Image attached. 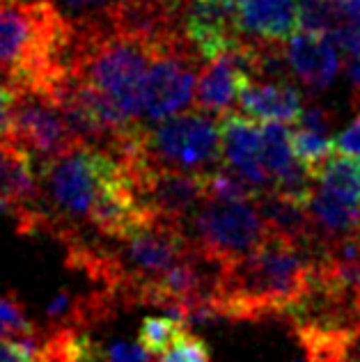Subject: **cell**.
Wrapping results in <instances>:
<instances>
[{
  "label": "cell",
  "mask_w": 360,
  "mask_h": 362,
  "mask_svg": "<svg viewBox=\"0 0 360 362\" xmlns=\"http://www.w3.org/2000/svg\"><path fill=\"white\" fill-rule=\"evenodd\" d=\"M317 280V252L276 236L227 264L218 273L214 308L218 319H287L306 300Z\"/></svg>",
  "instance_id": "cell-1"
},
{
  "label": "cell",
  "mask_w": 360,
  "mask_h": 362,
  "mask_svg": "<svg viewBox=\"0 0 360 362\" xmlns=\"http://www.w3.org/2000/svg\"><path fill=\"white\" fill-rule=\"evenodd\" d=\"M74 37L49 0H0V74L16 90H49L69 69Z\"/></svg>",
  "instance_id": "cell-2"
},
{
  "label": "cell",
  "mask_w": 360,
  "mask_h": 362,
  "mask_svg": "<svg viewBox=\"0 0 360 362\" xmlns=\"http://www.w3.org/2000/svg\"><path fill=\"white\" fill-rule=\"evenodd\" d=\"M151 46L117 28L76 33L69 69L131 124H143V88Z\"/></svg>",
  "instance_id": "cell-3"
},
{
  "label": "cell",
  "mask_w": 360,
  "mask_h": 362,
  "mask_svg": "<svg viewBox=\"0 0 360 362\" xmlns=\"http://www.w3.org/2000/svg\"><path fill=\"white\" fill-rule=\"evenodd\" d=\"M120 160L106 149L83 145L60 158L40 163L46 234L64 245L88 236L92 209L101 188L117 173Z\"/></svg>",
  "instance_id": "cell-4"
},
{
  "label": "cell",
  "mask_w": 360,
  "mask_h": 362,
  "mask_svg": "<svg viewBox=\"0 0 360 362\" xmlns=\"http://www.w3.org/2000/svg\"><path fill=\"white\" fill-rule=\"evenodd\" d=\"M143 163L197 177L223 168L221 117L193 108L145 127L143 158L136 165Z\"/></svg>",
  "instance_id": "cell-5"
},
{
  "label": "cell",
  "mask_w": 360,
  "mask_h": 362,
  "mask_svg": "<svg viewBox=\"0 0 360 362\" xmlns=\"http://www.w3.org/2000/svg\"><path fill=\"white\" fill-rule=\"evenodd\" d=\"M186 234L197 255L218 269L243 259L271 239L255 199H207L186 225Z\"/></svg>",
  "instance_id": "cell-6"
},
{
  "label": "cell",
  "mask_w": 360,
  "mask_h": 362,
  "mask_svg": "<svg viewBox=\"0 0 360 362\" xmlns=\"http://www.w3.org/2000/svg\"><path fill=\"white\" fill-rule=\"evenodd\" d=\"M202 64L204 60L186 37L151 46V62L143 88V117L156 124L193 106Z\"/></svg>",
  "instance_id": "cell-7"
},
{
  "label": "cell",
  "mask_w": 360,
  "mask_h": 362,
  "mask_svg": "<svg viewBox=\"0 0 360 362\" xmlns=\"http://www.w3.org/2000/svg\"><path fill=\"white\" fill-rule=\"evenodd\" d=\"M16 108L7 138L23 147L37 160V165L83 147L49 92L16 90Z\"/></svg>",
  "instance_id": "cell-8"
},
{
  "label": "cell",
  "mask_w": 360,
  "mask_h": 362,
  "mask_svg": "<svg viewBox=\"0 0 360 362\" xmlns=\"http://www.w3.org/2000/svg\"><path fill=\"white\" fill-rule=\"evenodd\" d=\"M221 158L223 168L248 181L260 193L276 190L264 158V138L260 122L243 112H227L221 119Z\"/></svg>",
  "instance_id": "cell-9"
},
{
  "label": "cell",
  "mask_w": 360,
  "mask_h": 362,
  "mask_svg": "<svg viewBox=\"0 0 360 362\" xmlns=\"http://www.w3.org/2000/svg\"><path fill=\"white\" fill-rule=\"evenodd\" d=\"M182 33L204 62H211L218 55L232 51L243 37L236 21V9L202 3V0L188 3Z\"/></svg>",
  "instance_id": "cell-10"
},
{
  "label": "cell",
  "mask_w": 360,
  "mask_h": 362,
  "mask_svg": "<svg viewBox=\"0 0 360 362\" xmlns=\"http://www.w3.org/2000/svg\"><path fill=\"white\" fill-rule=\"evenodd\" d=\"M289 71L310 92L328 90L339 71V55L328 35L296 33L285 44Z\"/></svg>",
  "instance_id": "cell-11"
},
{
  "label": "cell",
  "mask_w": 360,
  "mask_h": 362,
  "mask_svg": "<svg viewBox=\"0 0 360 362\" xmlns=\"http://www.w3.org/2000/svg\"><path fill=\"white\" fill-rule=\"evenodd\" d=\"M239 108L250 119L267 124L282 122L296 124L306 103H303L301 90L289 78L280 81H262L248 78L239 92Z\"/></svg>",
  "instance_id": "cell-12"
},
{
  "label": "cell",
  "mask_w": 360,
  "mask_h": 362,
  "mask_svg": "<svg viewBox=\"0 0 360 362\" xmlns=\"http://www.w3.org/2000/svg\"><path fill=\"white\" fill-rule=\"evenodd\" d=\"M239 30L262 44H287L298 33V0H243L236 9Z\"/></svg>",
  "instance_id": "cell-13"
},
{
  "label": "cell",
  "mask_w": 360,
  "mask_h": 362,
  "mask_svg": "<svg viewBox=\"0 0 360 362\" xmlns=\"http://www.w3.org/2000/svg\"><path fill=\"white\" fill-rule=\"evenodd\" d=\"M117 300L115 293L108 289L90 291V293H79L62 289L53 293L44 310L46 317V328H88L92 330L97 323L108 321L115 314Z\"/></svg>",
  "instance_id": "cell-14"
},
{
  "label": "cell",
  "mask_w": 360,
  "mask_h": 362,
  "mask_svg": "<svg viewBox=\"0 0 360 362\" xmlns=\"http://www.w3.org/2000/svg\"><path fill=\"white\" fill-rule=\"evenodd\" d=\"M255 204H257L271 236L319 252L315 225L310 221L306 202L280 193V190H269L255 199Z\"/></svg>",
  "instance_id": "cell-15"
},
{
  "label": "cell",
  "mask_w": 360,
  "mask_h": 362,
  "mask_svg": "<svg viewBox=\"0 0 360 362\" xmlns=\"http://www.w3.org/2000/svg\"><path fill=\"white\" fill-rule=\"evenodd\" d=\"M306 206L310 221L315 225L319 247L333 239H339V236L360 232V204L352 202V199L315 186Z\"/></svg>",
  "instance_id": "cell-16"
},
{
  "label": "cell",
  "mask_w": 360,
  "mask_h": 362,
  "mask_svg": "<svg viewBox=\"0 0 360 362\" xmlns=\"http://www.w3.org/2000/svg\"><path fill=\"white\" fill-rule=\"evenodd\" d=\"M74 33L110 28L124 0H49Z\"/></svg>",
  "instance_id": "cell-17"
},
{
  "label": "cell",
  "mask_w": 360,
  "mask_h": 362,
  "mask_svg": "<svg viewBox=\"0 0 360 362\" xmlns=\"http://www.w3.org/2000/svg\"><path fill=\"white\" fill-rule=\"evenodd\" d=\"M312 179L321 188L360 204V160L347 154H330L324 163L312 170Z\"/></svg>",
  "instance_id": "cell-18"
},
{
  "label": "cell",
  "mask_w": 360,
  "mask_h": 362,
  "mask_svg": "<svg viewBox=\"0 0 360 362\" xmlns=\"http://www.w3.org/2000/svg\"><path fill=\"white\" fill-rule=\"evenodd\" d=\"M188 330V321L179 319L175 314H166V317H147L140 323L138 330V344L143 346L151 358L163 354L175 341Z\"/></svg>",
  "instance_id": "cell-19"
},
{
  "label": "cell",
  "mask_w": 360,
  "mask_h": 362,
  "mask_svg": "<svg viewBox=\"0 0 360 362\" xmlns=\"http://www.w3.org/2000/svg\"><path fill=\"white\" fill-rule=\"evenodd\" d=\"M44 330L28 317L25 305L16 293H0V337L12 339H42Z\"/></svg>",
  "instance_id": "cell-20"
},
{
  "label": "cell",
  "mask_w": 360,
  "mask_h": 362,
  "mask_svg": "<svg viewBox=\"0 0 360 362\" xmlns=\"http://www.w3.org/2000/svg\"><path fill=\"white\" fill-rule=\"evenodd\" d=\"M207 199H223V202H239V199H257L262 193L252 188L248 181L236 177L225 168H216L202 175Z\"/></svg>",
  "instance_id": "cell-21"
},
{
  "label": "cell",
  "mask_w": 360,
  "mask_h": 362,
  "mask_svg": "<svg viewBox=\"0 0 360 362\" xmlns=\"http://www.w3.org/2000/svg\"><path fill=\"white\" fill-rule=\"evenodd\" d=\"M291 149L301 163L312 173V170H315L319 163H324L330 154H335V138L326 136V133L303 129V127H294L291 129Z\"/></svg>",
  "instance_id": "cell-22"
},
{
  "label": "cell",
  "mask_w": 360,
  "mask_h": 362,
  "mask_svg": "<svg viewBox=\"0 0 360 362\" xmlns=\"http://www.w3.org/2000/svg\"><path fill=\"white\" fill-rule=\"evenodd\" d=\"M344 21L337 0H298V25L306 33L328 35Z\"/></svg>",
  "instance_id": "cell-23"
},
{
  "label": "cell",
  "mask_w": 360,
  "mask_h": 362,
  "mask_svg": "<svg viewBox=\"0 0 360 362\" xmlns=\"http://www.w3.org/2000/svg\"><path fill=\"white\" fill-rule=\"evenodd\" d=\"M0 362H42V339L0 337Z\"/></svg>",
  "instance_id": "cell-24"
},
{
  "label": "cell",
  "mask_w": 360,
  "mask_h": 362,
  "mask_svg": "<svg viewBox=\"0 0 360 362\" xmlns=\"http://www.w3.org/2000/svg\"><path fill=\"white\" fill-rule=\"evenodd\" d=\"M294 127H303V129L330 136V131L335 127V115H333V110H328L326 106H321V103H310V106L303 108L301 117Z\"/></svg>",
  "instance_id": "cell-25"
},
{
  "label": "cell",
  "mask_w": 360,
  "mask_h": 362,
  "mask_svg": "<svg viewBox=\"0 0 360 362\" xmlns=\"http://www.w3.org/2000/svg\"><path fill=\"white\" fill-rule=\"evenodd\" d=\"M328 40L335 44L339 53H344L347 58H360V30L349 21H342L328 33Z\"/></svg>",
  "instance_id": "cell-26"
},
{
  "label": "cell",
  "mask_w": 360,
  "mask_h": 362,
  "mask_svg": "<svg viewBox=\"0 0 360 362\" xmlns=\"http://www.w3.org/2000/svg\"><path fill=\"white\" fill-rule=\"evenodd\" d=\"M16 88L9 83L7 76L0 74V140L9 136V127H12V115L16 108Z\"/></svg>",
  "instance_id": "cell-27"
},
{
  "label": "cell",
  "mask_w": 360,
  "mask_h": 362,
  "mask_svg": "<svg viewBox=\"0 0 360 362\" xmlns=\"http://www.w3.org/2000/svg\"><path fill=\"white\" fill-rule=\"evenodd\" d=\"M103 362H151V356L140 344H129V341H112L106 346V358Z\"/></svg>",
  "instance_id": "cell-28"
},
{
  "label": "cell",
  "mask_w": 360,
  "mask_h": 362,
  "mask_svg": "<svg viewBox=\"0 0 360 362\" xmlns=\"http://www.w3.org/2000/svg\"><path fill=\"white\" fill-rule=\"evenodd\" d=\"M335 151L347 156H360V110L356 119L335 138Z\"/></svg>",
  "instance_id": "cell-29"
},
{
  "label": "cell",
  "mask_w": 360,
  "mask_h": 362,
  "mask_svg": "<svg viewBox=\"0 0 360 362\" xmlns=\"http://www.w3.org/2000/svg\"><path fill=\"white\" fill-rule=\"evenodd\" d=\"M339 9H342L344 21L354 23L360 30V0H337Z\"/></svg>",
  "instance_id": "cell-30"
},
{
  "label": "cell",
  "mask_w": 360,
  "mask_h": 362,
  "mask_svg": "<svg viewBox=\"0 0 360 362\" xmlns=\"http://www.w3.org/2000/svg\"><path fill=\"white\" fill-rule=\"evenodd\" d=\"M347 76H349V83H352V88H354V101H356V106H360V58L349 60V64H347Z\"/></svg>",
  "instance_id": "cell-31"
},
{
  "label": "cell",
  "mask_w": 360,
  "mask_h": 362,
  "mask_svg": "<svg viewBox=\"0 0 360 362\" xmlns=\"http://www.w3.org/2000/svg\"><path fill=\"white\" fill-rule=\"evenodd\" d=\"M202 3L221 5V7H227V9H239V5L243 3V0H202Z\"/></svg>",
  "instance_id": "cell-32"
},
{
  "label": "cell",
  "mask_w": 360,
  "mask_h": 362,
  "mask_svg": "<svg viewBox=\"0 0 360 362\" xmlns=\"http://www.w3.org/2000/svg\"><path fill=\"white\" fill-rule=\"evenodd\" d=\"M0 214L3 216H9V206H7V202H5V197L0 195Z\"/></svg>",
  "instance_id": "cell-33"
},
{
  "label": "cell",
  "mask_w": 360,
  "mask_h": 362,
  "mask_svg": "<svg viewBox=\"0 0 360 362\" xmlns=\"http://www.w3.org/2000/svg\"><path fill=\"white\" fill-rule=\"evenodd\" d=\"M349 362H360V349L356 351V356H354L352 360H349Z\"/></svg>",
  "instance_id": "cell-34"
}]
</instances>
